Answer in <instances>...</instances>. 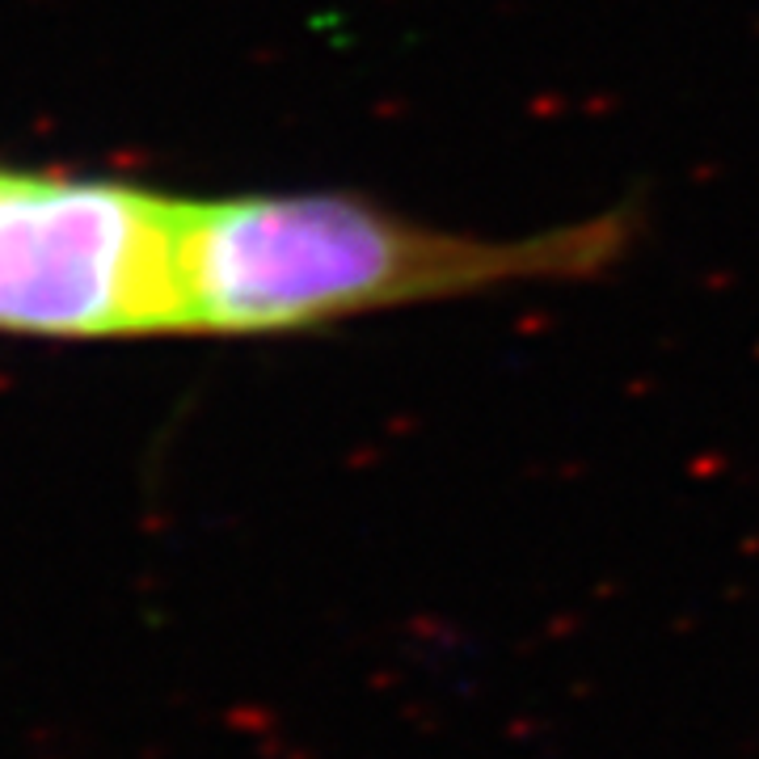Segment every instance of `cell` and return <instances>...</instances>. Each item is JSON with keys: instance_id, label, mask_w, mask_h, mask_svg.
Instances as JSON below:
<instances>
[{"instance_id": "obj_1", "label": "cell", "mask_w": 759, "mask_h": 759, "mask_svg": "<svg viewBox=\"0 0 759 759\" xmlns=\"http://www.w3.org/2000/svg\"><path fill=\"white\" fill-rule=\"evenodd\" d=\"M642 237L612 208L527 237H473L350 190L186 199L182 334L266 338L527 283L612 275Z\"/></svg>"}, {"instance_id": "obj_2", "label": "cell", "mask_w": 759, "mask_h": 759, "mask_svg": "<svg viewBox=\"0 0 759 759\" xmlns=\"http://www.w3.org/2000/svg\"><path fill=\"white\" fill-rule=\"evenodd\" d=\"M186 199L110 177L0 170V334H182Z\"/></svg>"}]
</instances>
